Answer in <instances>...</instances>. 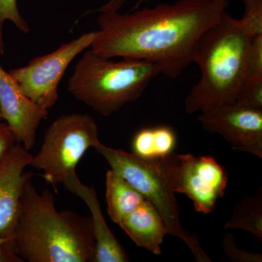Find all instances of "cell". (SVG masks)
I'll list each match as a JSON object with an SVG mask.
<instances>
[{
    "instance_id": "8992f818",
    "label": "cell",
    "mask_w": 262,
    "mask_h": 262,
    "mask_svg": "<svg viewBox=\"0 0 262 262\" xmlns=\"http://www.w3.org/2000/svg\"><path fill=\"white\" fill-rule=\"evenodd\" d=\"M101 142L97 124L86 114L58 117L45 134L39 152L29 166L43 172V178L56 187L75 175L79 162L89 148Z\"/></svg>"
},
{
    "instance_id": "d6986e66",
    "label": "cell",
    "mask_w": 262,
    "mask_h": 262,
    "mask_svg": "<svg viewBox=\"0 0 262 262\" xmlns=\"http://www.w3.org/2000/svg\"><path fill=\"white\" fill-rule=\"evenodd\" d=\"M236 102L262 110V78H246L239 89Z\"/></svg>"
},
{
    "instance_id": "603a6c76",
    "label": "cell",
    "mask_w": 262,
    "mask_h": 262,
    "mask_svg": "<svg viewBox=\"0 0 262 262\" xmlns=\"http://www.w3.org/2000/svg\"><path fill=\"white\" fill-rule=\"evenodd\" d=\"M0 262H24L15 253L9 239L0 237Z\"/></svg>"
},
{
    "instance_id": "7402d4cb",
    "label": "cell",
    "mask_w": 262,
    "mask_h": 262,
    "mask_svg": "<svg viewBox=\"0 0 262 262\" xmlns=\"http://www.w3.org/2000/svg\"><path fill=\"white\" fill-rule=\"evenodd\" d=\"M16 143V138L8 124L0 122V161Z\"/></svg>"
},
{
    "instance_id": "cb8c5ba5",
    "label": "cell",
    "mask_w": 262,
    "mask_h": 262,
    "mask_svg": "<svg viewBox=\"0 0 262 262\" xmlns=\"http://www.w3.org/2000/svg\"><path fill=\"white\" fill-rule=\"evenodd\" d=\"M127 0H110L106 4L94 10V13L104 11H119Z\"/></svg>"
},
{
    "instance_id": "9c48e42d",
    "label": "cell",
    "mask_w": 262,
    "mask_h": 262,
    "mask_svg": "<svg viewBox=\"0 0 262 262\" xmlns=\"http://www.w3.org/2000/svg\"><path fill=\"white\" fill-rule=\"evenodd\" d=\"M198 121L206 132L222 136L232 149L261 159V108L227 103L202 113Z\"/></svg>"
},
{
    "instance_id": "44dd1931",
    "label": "cell",
    "mask_w": 262,
    "mask_h": 262,
    "mask_svg": "<svg viewBox=\"0 0 262 262\" xmlns=\"http://www.w3.org/2000/svg\"><path fill=\"white\" fill-rule=\"evenodd\" d=\"M222 248L229 261L233 262H261L262 255L239 249L232 234H226L222 241Z\"/></svg>"
},
{
    "instance_id": "9a60e30c",
    "label": "cell",
    "mask_w": 262,
    "mask_h": 262,
    "mask_svg": "<svg viewBox=\"0 0 262 262\" xmlns=\"http://www.w3.org/2000/svg\"><path fill=\"white\" fill-rule=\"evenodd\" d=\"M177 136L170 127L161 125L138 131L132 141L134 154L144 158H163L173 153Z\"/></svg>"
},
{
    "instance_id": "2e32d148",
    "label": "cell",
    "mask_w": 262,
    "mask_h": 262,
    "mask_svg": "<svg viewBox=\"0 0 262 262\" xmlns=\"http://www.w3.org/2000/svg\"><path fill=\"white\" fill-rule=\"evenodd\" d=\"M225 229H242L262 241V189L246 196L236 204L225 225Z\"/></svg>"
},
{
    "instance_id": "ac0fdd59",
    "label": "cell",
    "mask_w": 262,
    "mask_h": 262,
    "mask_svg": "<svg viewBox=\"0 0 262 262\" xmlns=\"http://www.w3.org/2000/svg\"><path fill=\"white\" fill-rule=\"evenodd\" d=\"M245 11L239 24L251 37L262 34V0H243Z\"/></svg>"
},
{
    "instance_id": "52a82bcc",
    "label": "cell",
    "mask_w": 262,
    "mask_h": 262,
    "mask_svg": "<svg viewBox=\"0 0 262 262\" xmlns=\"http://www.w3.org/2000/svg\"><path fill=\"white\" fill-rule=\"evenodd\" d=\"M98 33V30L84 33L63 43L56 51L10 70L9 73L27 97L39 106L51 110L58 101V86L69 66L91 47Z\"/></svg>"
},
{
    "instance_id": "6da1fadb",
    "label": "cell",
    "mask_w": 262,
    "mask_h": 262,
    "mask_svg": "<svg viewBox=\"0 0 262 262\" xmlns=\"http://www.w3.org/2000/svg\"><path fill=\"white\" fill-rule=\"evenodd\" d=\"M230 0H178L154 8L100 12L94 53L106 58L151 62L177 78L192 63L200 37L222 18Z\"/></svg>"
},
{
    "instance_id": "7c38bea8",
    "label": "cell",
    "mask_w": 262,
    "mask_h": 262,
    "mask_svg": "<svg viewBox=\"0 0 262 262\" xmlns=\"http://www.w3.org/2000/svg\"><path fill=\"white\" fill-rule=\"evenodd\" d=\"M63 185L67 190L82 199L91 211L96 239L94 262L129 261L126 251L106 224L95 188L82 184L77 174L67 179Z\"/></svg>"
},
{
    "instance_id": "7a4b0ae2",
    "label": "cell",
    "mask_w": 262,
    "mask_h": 262,
    "mask_svg": "<svg viewBox=\"0 0 262 262\" xmlns=\"http://www.w3.org/2000/svg\"><path fill=\"white\" fill-rule=\"evenodd\" d=\"M10 243L24 262H94L96 254L91 215L58 211L53 194L38 192L31 173L22 187Z\"/></svg>"
},
{
    "instance_id": "d4e9b609",
    "label": "cell",
    "mask_w": 262,
    "mask_h": 262,
    "mask_svg": "<svg viewBox=\"0 0 262 262\" xmlns=\"http://www.w3.org/2000/svg\"><path fill=\"white\" fill-rule=\"evenodd\" d=\"M0 120H3V116H2L1 112H0Z\"/></svg>"
},
{
    "instance_id": "8fae6325",
    "label": "cell",
    "mask_w": 262,
    "mask_h": 262,
    "mask_svg": "<svg viewBox=\"0 0 262 262\" xmlns=\"http://www.w3.org/2000/svg\"><path fill=\"white\" fill-rule=\"evenodd\" d=\"M33 155L20 143L5 155L0 161V237L11 238L19 200Z\"/></svg>"
},
{
    "instance_id": "277c9868",
    "label": "cell",
    "mask_w": 262,
    "mask_h": 262,
    "mask_svg": "<svg viewBox=\"0 0 262 262\" xmlns=\"http://www.w3.org/2000/svg\"><path fill=\"white\" fill-rule=\"evenodd\" d=\"M160 74V67L151 62L132 58L115 61L89 48L75 66L68 91L99 115L110 117L136 101Z\"/></svg>"
},
{
    "instance_id": "4fadbf2b",
    "label": "cell",
    "mask_w": 262,
    "mask_h": 262,
    "mask_svg": "<svg viewBox=\"0 0 262 262\" xmlns=\"http://www.w3.org/2000/svg\"><path fill=\"white\" fill-rule=\"evenodd\" d=\"M118 226L136 246L153 254H161V246L168 234V229L163 217L147 200L124 217Z\"/></svg>"
},
{
    "instance_id": "ffe728a7",
    "label": "cell",
    "mask_w": 262,
    "mask_h": 262,
    "mask_svg": "<svg viewBox=\"0 0 262 262\" xmlns=\"http://www.w3.org/2000/svg\"><path fill=\"white\" fill-rule=\"evenodd\" d=\"M246 78H262V34L251 39L246 61Z\"/></svg>"
},
{
    "instance_id": "e0dca14e",
    "label": "cell",
    "mask_w": 262,
    "mask_h": 262,
    "mask_svg": "<svg viewBox=\"0 0 262 262\" xmlns=\"http://www.w3.org/2000/svg\"><path fill=\"white\" fill-rule=\"evenodd\" d=\"M6 20H10L20 31L27 34L30 31L29 24L22 16L18 8L17 0H0V54L5 53L3 39V26Z\"/></svg>"
},
{
    "instance_id": "5bb4252c",
    "label": "cell",
    "mask_w": 262,
    "mask_h": 262,
    "mask_svg": "<svg viewBox=\"0 0 262 262\" xmlns=\"http://www.w3.org/2000/svg\"><path fill=\"white\" fill-rule=\"evenodd\" d=\"M146 201L137 189L110 169L106 174V203L110 220L118 225L124 217Z\"/></svg>"
},
{
    "instance_id": "5b68a950",
    "label": "cell",
    "mask_w": 262,
    "mask_h": 262,
    "mask_svg": "<svg viewBox=\"0 0 262 262\" xmlns=\"http://www.w3.org/2000/svg\"><path fill=\"white\" fill-rule=\"evenodd\" d=\"M106 160L110 168L149 201L163 217L168 234L182 239L190 249L196 261L211 262L202 248L195 234L183 227L169 172L168 156L144 158L134 153L115 149L98 143L94 148Z\"/></svg>"
},
{
    "instance_id": "3957f363",
    "label": "cell",
    "mask_w": 262,
    "mask_h": 262,
    "mask_svg": "<svg viewBox=\"0 0 262 262\" xmlns=\"http://www.w3.org/2000/svg\"><path fill=\"white\" fill-rule=\"evenodd\" d=\"M252 37L241 27L239 19L227 12L202 34L192 58L201 70V77L184 101L186 113H206L236 102L246 80Z\"/></svg>"
},
{
    "instance_id": "ba28073f",
    "label": "cell",
    "mask_w": 262,
    "mask_h": 262,
    "mask_svg": "<svg viewBox=\"0 0 262 262\" xmlns=\"http://www.w3.org/2000/svg\"><path fill=\"white\" fill-rule=\"evenodd\" d=\"M174 192L185 194L198 213L209 214L225 196L228 183L225 168L212 156H168Z\"/></svg>"
},
{
    "instance_id": "30bf717a",
    "label": "cell",
    "mask_w": 262,
    "mask_h": 262,
    "mask_svg": "<svg viewBox=\"0 0 262 262\" xmlns=\"http://www.w3.org/2000/svg\"><path fill=\"white\" fill-rule=\"evenodd\" d=\"M0 112L26 149L31 150L37 139L38 128L47 119L49 110L39 106L25 96L9 72L0 64Z\"/></svg>"
}]
</instances>
